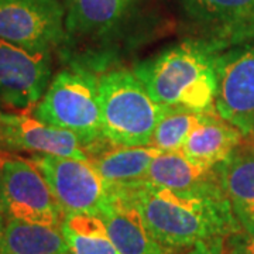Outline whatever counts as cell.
Masks as SVG:
<instances>
[{"mask_svg":"<svg viewBox=\"0 0 254 254\" xmlns=\"http://www.w3.org/2000/svg\"><path fill=\"white\" fill-rule=\"evenodd\" d=\"M110 187L137 209L167 254L185 252L200 242L227 239L242 230L225 190L178 192L147 180Z\"/></svg>","mask_w":254,"mask_h":254,"instance_id":"1","label":"cell"},{"mask_svg":"<svg viewBox=\"0 0 254 254\" xmlns=\"http://www.w3.org/2000/svg\"><path fill=\"white\" fill-rule=\"evenodd\" d=\"M219 50L218 44L205 38L185 40L136 64L133 72L161 106L216 110L215 61Z\"/></svg>","mask_w":254,"mask_h":254,"instance_id":"2","label":"cell"},{"mask_svg":"<svg viewBox=\"0 0 254 254\" xmlns=\"http://www.w3.org/2000/svg\"><path fill=\"white\" fill-rule=\"evenodd\" d=\"M31 115L47 125L75 133L89 155L109 143L103 136L99 103V75L72 64L51 79Z\"/></svg>","mask_w":254,"mask_h":254,"instance_id":"3","label":"cell"},{"mask_svg":"<svg viewBox=\"0 0 254 254\" xmlns=\"http://www.w3.org/2000/svg\"><path fill=\"white\" fill-rule=\"evenodd\" d=\"M103 136L110 144L150 145L163 106L153 100L136 73L115 68L99 75Z\"/></svg>","mask_w":254,"mask_h":254,"instance_id":"4","label":"cell"},{"mask_svg":"<svg viewBox=\"0 0 254 254\" xmlns=\"http://www.w3.org/2000/svg\"><path fill=\"white\" fill-rule=\"evenodd\" d=\"M0 213L6 220L63 225L64 210L31 160L0 153Z\"/></svg>","mask_w":254,"mask_h":254,"instance_id":"5","label":"cell"},{"mask_svg":"<svg viewBox=\"0 0 254 254\" xmlns=\"http://www.w3.org/2000/svg\"><path fill=\"white\" fill-rule=\"evenodd\" d=\"M215 69L218 115L254 140V37L219 50Z\"/></svg>","mask_w":254,"mask_h":254,"instance_id":"6","label":"cell"},{"mask_svg":"<svg viewBox=\"0 0 254 254\" xmlns=\"http://www.w3.org/2000/svg\"><path fill=\"white\" fill-rule=\"evenodd\" d=\"M0 38L51 55L68 40L65 9L60 0H0Z\"/></svg>","mask_w":254,"mask_h":254,"instance_id":"7","label":"cell"},{"mask_svg":"<svg viewBox=\"0 0 254 254\" xmlns=\"http://www.w3.org/2000/svg\"><path fill=\"white\" fill-rule=\"evenodd\" d=\"M31 163L46 178L65 215H99L110 196V185L91 161L58 155L33 154Z\"/></svg>","mask_w":254,"mask_h":254,"instance_id":"8","label":"cell"},{"mask_svg":"<svg viewBox=\"0 0 254 254\" xmlns=\"http://www.w3.org/2000/svg\"><path fill=\"white\" fill-rule=\"evenodd\" d=\"M50 54L31 53L0 38V103L30 110L51 82Z\"/></svg>","mask_w":254,"mask_h":254,"instance_id":"9","label":"cell"},{"mask_svg":"<svg viewBox=\"0 0 254 254\" xmlns=\"http://www.w3.org/2000/svg\"><path fill=\"white\" fill-rule=\"evenodd\" d=\"M0 150L89 161L86 145L75 133L47 125L24 112L17 115L4 113L0 119Z\"/></svg>","mask_w":254,"mask_h":254,"instance_id":"10","label":"cell"},{"mask_svg":"<svg viewBox=\"0 0 254 254\" xmlns=\"http://www.w3.org/2000/svg\"><path fill=\"white\" fill-rule=\"evenodd\" d=\"M219 180L242 230L254 232V140L246 138L223 163Z\"/></svg>","mask_w":254,"mask_h":254,"instance_id":"11","label":"cell"},{"mask_svg":"<svg viewBox=\"0 0 254 254\" xmlns=\"http://www.w3.org/2000/svg\"><path fill=\"white\" fill-rule=\"evenodd\" d=\"M137 0H66V37L100 40L113 34L136 6Z\"/></svg>","mask_w":254,"mask_h":254,"instance_id":"12","label":"cell"},{"mask_svg":"<svg viewBox=\"0 0 254 254\" xmlns=\"http://www.w3.org/2000/svg\"><path fill=\"white\" fill-rule=\"evenodd\" d=\"M98 216L122 254H167L148 232L137 209L113 187Z\"/></svg>","mask_w":254,"mask_h":254,"instance_id":"13","label":"cell"},{"mask_svg":"<svg viewBox=\"0 0 254 254\" xmlns=\"http://www.w3.org/2000/svg\"><path fill=\"white\" fill-rule=\"evenodd\" d=\"M205 40L222 48L254 37V0H202L196 20Z\"/></svg>","mask_w":254,"mask_h":254,"instance_id":"14","label":"cell"},{"mask_svg":"<svg viewBox=\"0 0 254 254\" xmlns=\"http://www.w3.org/2000/svg\"><path fill=\"white\" fill-rule=\"evenodd\" d=\"M245 140L240 130L220 118L216 110H212L206 112L199 125L190 131L180 153L192 163L215 168Z\"/></svg>","mask_w":254,"mask_h":254,"instance_id":"15","label":"cell"},{"mask_svg":"<svg viewBox=\"0 0 254 254\" xmlns=\"http://www.w3.org/2000/svg\"><path fill=\"white\" fill-rule=\"evenodd\" d=\"M145 180L178 192H222L216 167L206 168L192 163L182 153H160L150 165Z\"/></svg>","mask_w":254,"mask_h":254,"instance_id":"16","label":"cell"},{"mask_svg":"<svg viewBox=\"0 0 254 254\" xmlns=\"http://www.w3.org/2000/svg\"><path fill=\"white\" fill-rule=\"evenodd\" d=\"M163 153L153 145L123 147L106 143L89 155V161L109 185L145 180L150 165Z\"/></svg>","mask_w":254,"mask_h":254,"instance_id":"17","label":"cell"},{"mask_svg":"<svg viewBox=\"0 0 254 254\" xmlns=\"http://www.w3.org/2000/svg\"><path fill=\"white\" fill-rule=\"evenodd\" d=\"M0 254H69V249L61 227L7 220Z\"/></svg>","mask_w":254,"mask_h":254,"instance_id":"18","label":"cell"},{"mask_svg":"<svg viewBox=\"0 0 254 254\" xmlns=\"http://www.w3.org/2000/svg\"><path fill=\"white\" fill-rule=\"evenodd\" d=\"M61 229L69 254H122L109 237L103 220L96 215H65Z\"/></svg>","mask_w":254,"mask_h":254,"instance_id":"19","label":"cell"},{"mask_svg":"<svg viewBox=\"0 0 254 254\" xmlns=\"http://www.w3.org/2000/svg\"><path fill=\"white\" fill-rule=\"evenodd\" d=\"M205 113L185 108L163 106V115L155 126L150 145L163 153H180L187 137L199 125Z\"/></svg>","mask_w":254,"mask_h":254,"instance_id":"20","label":"cell"},{"mask_svg":"<svg viewBox=\"0 0 254 254\" xmlns=\"http://www.w3.org/2000/svg\"><path fill=\"white\" fill-rule=\"evenodd\" d=\"M226 250L229 254H254V232L246 233L243 230L226 239Z\"/></svg>","mask_w":254,"mask_h":254,"instance_id":"21","label":"cell"},{"mask_svg":"<svg viewBox=\"0 0 254 254\" xmlns=\"http://www.w3.org/2000/svg\"><path fill=\"white\" fill-rule=\"evenodd\" d=\"M174 254H229L226 250V239H219L212 242H200L185 252Z\"/></svg>","mask_w":254,"mask_h":254,"instance_id":"22","label":"cell"},{"mask_svg":"<svg viewBox=\"0 0 254 254\" xmlns=\"http://www.w3.org/2000/svg\"><path fill=\"white\" fill-rule=\"evenodd\" d=\"M181 3L182 9L185 10L188 17L195 21L202 7V0H181Z\"/></svg>","mask_w":254,"mask_h":254,"instance_id":"23","label":"cell"},{"mask_svg":"<svg viewBox=\"0 0 254 254\" xmlns=\"http://www.w3.org/2000/svg\"><path fill=\"white\" fill-rule=\"evenodd\" d=\"M3 230H4V218L0 213V242H1V236H3Z\"/></svg>","mask_w":254,"mask_h":254,"instance_id":"24","label":"cell"},{"mask_svg":"<svg viewBox=\"0 0 254 254\" xmlns=\"http://www.w3.org/2000/svg\"><path fill=\"white\" fill-rule=\"evenodd\" d=\"M3 115H4V112H1V109H0V119L3 118Z\"/></svg>","mask_w":254,"mask_h":254,"instance_id":"25","label":"cell"}]
</instances>
